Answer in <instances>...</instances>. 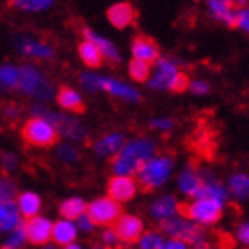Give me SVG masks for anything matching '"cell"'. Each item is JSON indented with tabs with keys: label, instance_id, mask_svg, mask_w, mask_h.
<instances>
[{
	"label": "cell",
	"instance_id": "cell-1",
	"mask_svg": "<svg viewBox=\"0 0 249 249\" xmlns=\"http://www.w3.org/2000/svg\"><path fill=\"white\" fill-rule=\"evenodd\" d=\"M78 84L86 93H104L121 104L137 105L142 100L141 89L130 80L100 73L98 70H86L80 73Z\"/></svg>",
	"mask_w": 249,
	"mask_h": 249
},
{
	"label": "cell",
	"instance_id": "cell-2",
	"mask_svg": "<svg viewBox=\"0 0 249 249\" xmlns=\"http://www.w3.org/2000/svg\"><path fill=\"white\" fill-rule=\"evenodd\" d=\"M157 151H159V144L151 135L139 134L134 137H126L120 153L110 160V171L112 175L135 177L139 167L151 155H155Z\"/></svg>",
	"mask_w": 249,
	"mask_h": 249
},
{
	"label": "cell",
	"instance_id": "cell-3",
	"mask_svg": "<svg viewBox=\"0 0 249 249\" xmlns=\"http://www.w3.org/2000/svg\"><path fill=\"white\" fill-rule=\"evenodd\" d=\"M189 75L183 70L182 59L175 55H162L151 64L150 78L146 86L157 93H182L187 89Z\"/></svg>",
	"mask_w": 249,
	"mask_h": 249
},
{
	"label": "cell",
	"instance_id": "cell-4",
	"mask_svg": "<svg viewBox=\"0 0 249 249\" xmlns=\"http://www.w3.org/2000/svg\"><path fill=\"white\" fill-rule=\"evenodd\" d=\"M29 112H31V116H41V118L50 121L57 130L59 137H62L64 141H71L75 144H80V142H86L89 139L91 130H89L88 123H84L73 112L53 110L45 104H37V102L29 107Z\"/></svg>",
	"mask_w": 249,
	"mask_h": 249
},
{
	"label": "cell",
	"instance_id": "cell-5",
	"mask_svg": "<svg viewBox=\"0 0 249 249\" xmlns=\"http://www.w3.org/2000/svg\"><path fill=\"white\" fill-rule=\"evenodd\" d=\"M177 173V160L169 153H159L151 155L148 160L135 173V180L141 189L144 191H160L175 178Z\"/></svg>",
	"mask_w": 249,
	"mask_h": 249
},
{
	"label": "cell",
	"instance_id": "cell-6",
	"mask_svg": "<svg viewBox=\"0 0 249 249\" xmlns=\"http://www.w3.org/2000/svg\"><path fill=\"white\" fill-rule=\"evenodd\" d=\"M20 93L29 96L37 104H48L55 98V86L47 73L34 62H25L20 66Z\"/></svg>",
	"mask_w": 249,
	"mask_h": 249
},
{
	"label": "cell",
	"instance_id": "cell-7",
	"mask_svg": "<svg viewBox=\"0 0 249 249\" xmlns=\"http://www.w3.org/2000/svg\"><path fill=\"white\" fill-rule=\"evenodd\" d=\"M224 208L226 207L221 205L219 201H215V199H210V197L205 196H196L189 199L182 210L191 221H194L201 228L207 230L215 226L223 219Z\"/></svg>",
	"mask_w": 249,
	"mask_h": 249
},
{
	"label": "cell",
	"instance_id": "cell-8",
	"mask_svg": "<svg viewBox=\"0 0 249 249\" xmlns=\"http://www.w3.org/2000/svg\"><path fill=\"white\" fill-rule=\"evenodd\" d=\"M21 137L34 148H52L59 139L55 126L41 116H31L21 126Z\"/></svg>",
	"mask_w": 249,
	"mask_h": 249
},
{
	"label": "cell",
	"instance_id": "cell-9",
	"mask_svg": "<svg viewBox=\"0 0 249 249\" xmlns=\"http://www.w3.org/2000/svg\"><path fill=\"white\" fill-rule=\"evenodd\" d=\"M159 226H160L159 230H160L166 237L182 239V240H185V242H189L191 246H194V244H197V242H201V240L207 239L205 228H201L199 224L191 221L185 213H178V215H175V217L160 223Z\"/></svg>",
	"mask_w": 249,
	"mask_h": 249
},
{
	"label": "cell",
	"instance_id": "cell-10",
	"mask_svg": "<svg viewBox=\"0 0 249 249\" xmlns=\"http://www.w3.org/2000/svg\"><path fill=\"white\" fill-rule=\"evenodd\" d=\"M86 212L102 228V226H110L118 221V217L123 213V205L112 199L109 194H105V196H98L93 201H89Z\"/></svg>",
	"mask_w": 249,
	"mask_h": 249
},
{
	"label": "cell",
	"instance_id": "cell-11",
	"mask_svg": "<svg viewBox=\"0 0 249 249\" xmlns=\"http://www.w3.org/2000/svg\"><path fill=\"white\" fill-rule=\"evenodd\" d=\"M126 134L121 130H109L98 135L96 139L91 142V151H93L94 159L98 160H112L120 150L123 148Z\"/></svg>",
	"mask_w": 249,
	"mask_h": 249
},
{
	"label": "cell",
	"instance_id": "cell-12",
	"mask_svg": "<svg viewBox=\"0 0 249 249\" xmlns=\"http://www.w3.org/2000/svg\"><path fill=\"white\" fill-rule=\"evenodd\" d=\"M15 47L20 55L27 59H34V61L48 62L55 57V48L48 41L41 39V37L34 36H20L16 37Z\"/></svg>",
	"mask_w": 249,
	"mask_h": 249
},
{
	"label": "cell",
	"instance_id": "cell-13",
	"mask_svg": "<svg viewBox=\"0 0 249 249\" xmlns=\"http://www.w3.org/2000/svg\"><path fill=\"white\" fill-rule=\"evenodd\" d=\"M203 183V175L201 169L194 164H183L177 173H175V185L180 196L185 199H192L196 197L201 191Z\"/></svg>",
	"mask_w": 249,
	"mask_h": 249
},
{
	"label": "cell",
	"instance_id": "cell-14",
	"mask_svg": "<svg viewBox=\"0 0 249 249\" xmlns=\"http://www.w3.org/2000/svg\"><path fill=\"white\" fill-rule=\"evenodd\" d=\"M178 213H182V203H180L177 194H173V192L159 194L157 197H153V201L148 207V215L157 224L164 223Z\"/></svg>",
	"mask_w": 249,
	"mask_h": 249
},
{
	"label": "cell",
	"instance_id": "cell-15",
	"mask_svg": "<svg viewBox=\"0 0 249 249\" xmlns=\"http://www.w3.org/2000/svg\"><path fill=\"white\" fill-rule=\"evenodd\" d=\"M118 231V237H120V244L124 246H132L135 244V240L139 239L141 235L146 231V221L137 213H128L123 212L118 217L114 224H112Z\"/></svg>",
	"mask_w": 249,
	"mask_h": 249
},
{
	"label": "cell",
	"instance_id": "cell-16",
	"mask_svg": "<svg viewBox=\"0 0 249 249\" xmlns=\"http://www.w3.org/2000/svg\"><path fill=\"white\" fill-rule=\"evenodd\" d=\"M139 192V183L135 177H126V175H112L107 183V194L112 199H116L121 205L134 201Z\"/></svg>",
	"mask_w": 249,
	"mask_h": 249
},
{
	"label": "cell",
	"instance_id": "cell-17",
	"mask_svg": "<svg viewBox=\"0 0 249 249\" xmlns=\"http://www.w3.org/2000/svg\"><path fill=\"white\" fill-rule=\"evenodd\" d=\"M82 37L89 39L94 47L98 48L104 62H110V64H120L123 61V53H121V48L118 47V43L112 41L110 37L100 34L98 31H94L91 27H84L82 29Z\"/></svg>",
	"mask_w": 249,
	"mask_h": 249
},
{
	"label": "cell",
	"instance_id": "cell-18",
	"mask_svg": "<svg viewBox=\"0 0 249 249\" xmlns=\"http://www.w3.org/2000/svg\"><path fill=\"white\" fill-rule=\"evenodd\" d=\"M201 175H203V183H201V191H199L197 196L215 199V201H219L221 205L226 207L230 203V194H228V189H226V183L219 178V175L213 171L212 167H203Z\"/></svg>",
	"mask_w": 249,
	"mask_h": 249
},
{
	"label": "cell",
	"instance_id": "cell-19",
	"mask_svg": "<svg viewBox=\"0 0 249 249\" xmlns=\"http://www.w3.org/2000/svg\"><path fill=\"white\" fill-rule=\"evenodd\" d=\"M52 228H53V221L47 215H41L37 213L34 217H29L25 221V231H27V239H29V244L32 246H39L47 244L52 240Z\"/></svg>",
	"mask_w": 249,
	"mask_h": 249
},
{
	"label": "cell",
	"instance_id": "cell-20",
	"mask_svg": "<svg viewBox=\"0 0 249 249\" xmlns=\"http://www.w3.org/2000/svg\"><path fill=\"white\" fill-rule=\"evenodd\" d=\"M135 18H137V13H135L134 5L130 4V2H126V0L114 2L107 9V20L118 31L130 29L135 23Z\"/></svg>",
	"mask_w": 249,
	"mask_h": 249
},
{
	"label": "cell",
	"instance_id": "cell-21",
	"mask_svg": "<svg viewBox=\"0 0 249 249\" xmlns=\"http://www.w3.org/2000/svg\"><path fill=\"white\" fill-rule=\"evenodd\" d=\"M203 2H205V13L210 20L219 25L233 27L235 13H237V7L233 4H230L228 0H203Z\"/></svg>",
	"mask_w": 249,
	"mask_h": 249
},
{
	"label": "cell",
	"instance_id": "cell-22",
	"mask_svg": "<svg viewBox=\"0 0 249 249\" xmlns=\"http://www.w3.org/2000/svg\"><path fill=\"white\" fill-rule=\"evenodd\" d=\"M130 57L132 59H139V61L144 62H153L160 57V48L153 39L146 36H135L130 43Z\"/></svg>",
	"mask_w": 249,
	"mask_h": 249
},
{
	"label": "cell",
	"instance_id": "cell-23",
	"mask_svg": "<svg viewBox=\"0 0 249 249\" xmlns=\"http://www.w3.org/2000/svg\"><path fill=\"white\" fill-rule=\"evenodd\" d=\"M226 189L230 194V201L246 203L249 201V173L246 171H233L230 173L228 178L224 180Z\"/></svg>",
	"mask_w": 249,
	"mask_h": 249
},
{
	"label": "cell",
	"instance_id": "cell-24",
	"mask_svg": "<svg viewBox=\"0 0 249 249\" xmlns=\"http://www.w3.org/2000/svg\"><path fill=\"white\" fill-rule=\"evenodd\" d=\"M55 102H57L59 109L64 110V112L77 114V112L84 110V94L77 88H71V86L59 88L57 93H55Z\"/></svg>",
	"mask_w": 249,
	"mask_h": 249
},
{
	"label": "cell",
	"instance_id": "cell-25",
	"mask_svg": "<svg viewBox=\"0 0 249 249\" xmlns=\"http://www.w3.org/2000/svg\"><path fill=\"white\" fill-rule=\"evenodd\" d=\"M78 231L77 223L73 219L66 217H59L57 221H53V228H52V240L59 248L70 244V242H75L78 239Z\"/></svg>",
	"mask_w": 249,
	"mask_h": 249
},
{
	"label": "cell",
	"instance_id": "cell-26",
	"mask_svg": "<svg viewBox=\"0 0 249 249\" xmlns=\"http://www.w3.org/2000/svg\"><path fill=\"white\" fill-rule=\"evenodd\" d=\"M23 221L20 208L16 205V199L5 201L0 205V233H9Z\"/></svg>",
	"mask_w": 249,
	"mask_h": 249
},
{
	"label": "cell",
	"instance_id": "cell-27",
	"mask_svg": "<svg viewBox=\"0 0 249 249\" xmlns=\"http://www.w3.org/2000/svg\"><path fill=\"white\" fill-rule=\"evenodd\" d=\"M16 205L20 208L23 219L34 217L37 213H41L43 208V199L41 196L34 191H23L16 196Z\"/></svg>",
	"mask_w": 249,
	"mask_h": 249
},
{
	"label": "cell",
	"instance_id": "cell-28",
	"mask_svg": "<svg viewBox=\"0 0 249 249\" xmlns=\"http://www.w3.org/2000/svg\"><path fill=\"white\" fill-rule=\"evenodd\" d=\"M77 53H78V59L82 61V64L88 70H98L104 64V57H102L100 50L89 39H86V37H82V41L78 43Z\"/></svg>",
	"mask_w": 249,
	"mask_h": 249
},
{
	"label": "cell",
	"instance_id": "cell-29",
	"mask_svg": "<svg viewBox=\"0 0 249 249\" xmlns=\"http://www.w3.org/2000/svg\"><path fill=\"white\" fill-rule=\"evenodd\" d=\"M53 155L61 162L62 166H77L80 162V150L78 146L71 141H62V142H55V151Z\"/></svg>",
	"mask_w": 249,
	"mask_h": 249
},
{
	"label": "cell",
	"instance_id": "cell-30",
	"mask_svg": "<svg viewBox=\"0 0 249 249\" xmlns=\"http://www.w3.org/2000/svg\"><path fill=\"white\" fill-rule=\"evenodd\" d=\"M20 88V66L15 64H2L0 66V91L11 93Z\"/></svg>",
	"mask_w": 249,
	"mask_h": 249
},
{
	"label": "cell",
	"instance_id": "cell-31",
	"mask_svg": "<svg viewBox=\"0 0 249 249\" xmlns=\"http://www.w3.org/2000/svg\"><path fill=\"white\" fill-rule=\"evenodd\" d=\"M86 208H88V201H86L84 197L70 196L59 203V215L75 221L78 215H82V213L86 212Z\"/></svg>",
	"mask_w": 249,
	"mask_h": 249
},
{
	"label": "cell",
	"instance_id": "cell-32",
	"mask_svg": "<svg viewBox=\"0 0 249 249\" xmlns=\"http://www.w3.org/2000/svg\"><path fill=\"white\" fill-rule=\"evenodd\" d=\"M167 237L160 230H146L139 239L135 240V249H166Z\"/></svg>",
	"mask_w": 249,
	"mask_h": 249
},
{
	"label": "cell",
	"instance_id": "cell-33",
	"mask_svg": "<svg viewBox=\"0 0 249 249\" xmlns=\"http://www.w3.org/2000/svg\"><path fill=\"white\" fill-rule=\"evenodd\" d=\"M151 73V64L150 62L139 61V59L130 57L128 64H126V75L128 80L134 84H146V80L150 78Z\"/></svg>",
	"mask_w": 249,
	"mask_h": 249
},
{
	"label": "cell",
	"instance_id": "cell-34",
	"mask_svg": "<svg viewBox=\"0 0 249 249\" xmlns=\"http://www.w3.org/2000/svg\"><path fill=\"white\" fill-rule=\"evenodd\" d=\"M57 2L59 0H11V5L21 13H45Z\"/></svg>",
	"mask_w": 249,
	"mask_h": 249
},
{
	"label": "cell",
	"instance_id": "cell-35",
	"mask_svg": "<svg viewBox=\"0 0 249 249\" xmlns=\"http://www.w3.org/2000/svg\"><path fill=\"white\" fill-rule=\"evenodd\" d=\"M29 244L25 231V221H21L13 231L7 233V239L2 242L0 249H25V246Z\"/></svg>",
	"mask_w": 249,
	"mask_h": 249
},
{
	"label": "cell",
	"instance_id": "cell-36",
	"mask_svg": "<svg viewBox=\"0 0 249 249\" xmlns=\"http://www.w3.org/2000/svg\"><path fill=\"white\" fill-rule=\"evenodd\" d=\"M148 126H150L155 134L167 135L175 132L177 121H175V118H171V116H153V118H150V121H148Z\"/></svg>",
	"mask_w": 249,
	"mask_h": 249
},
{
	"label": "cell",
	"instance_id": "cell-37",
	"mask_svg": "<svg viewBox=\"0 0 249 249\" xmlns=\"http://www.w3.org/2000/svg\"><path fill=\"white\" fill-rule=\"evenodd\" d=\"M185 91H189L192 96L203 98V96H207V94L212 93V84L205 77H192V78H189V82H187Z\"/></svg>",
	"mask_w": 249,
	"mask_h": 249
},
{
	"label": "cell",
	"instance_id": "cell-38",
	"mask_svg": "<svg viewBox=\"0 0 249 249\" xmlns=\"http://www.w3.org/2000/svg\"><path fill=\"white\" fill-rule=\"evenodd\" d=\"M233 27L239 32H242L244 36L249 37V2H248V4L239 5V7H237Z\"/></svg>",
	"mask_w": 249,
	"mask_h": 249
},
{
	"label": "cell",
	"instance_id": "cell-39",
	"mask_svg": "<svg viewBox=\"0 0 249 249\" xmlns=\"http://www.w3.org/2000/svg\"><path fill=\"white\" fill-rule=\"evenodd\" d=\"M18 196V187L9 177L0 178V205L5 201H13Z\"/></svg>",
	"mask_w": 249,
	"mask_h": 249
},
{
	"label": "cell",
	"instance_id": "cell-40",
	"mask_svg": "<svg viewBox=\"0 0 249 249\" xmlns=\"http://www.w3.org/2000/svg\"><path fill=\"white\" fill-rule=\"evenodd\" d=\"M0 166H2L4 173L11 175V173H15L20 167V157L16 155L15 151H4L2 157H0Z\"/></svg>",
	"mask_w": 249,
	"mask_h": 249
},
{
	"label": "cell",
	"instance_id": "cell-41",
	"mask_svg": "<svg viewBox=\"0 0 249 249\" xmlns=\"http://www.w3.org/2000/svg\"><path fill=\"white\" fill-rule=\"evenodd\" d=\"M100 244L109 246V248H118L120 246V237H118V231L116 228L110 224V226H102V231H100Z\"/></svg>",
	"mask_w": 249,
	"mask_h": 249
},
{
	"label": "cell",
	"instance_id": "cell-42",
	"mask_svg": "<svg viewBox=\"0 0 249 249\" xmlns=\"http://www.w3.org/2000/svg\"><path fill=\"white\" fill-rule=\"evenodd\" d=\"M75 223H77L78 231L82 235H93L94 231H96V228H98V224L94 223L88 212H84L82 215H78V217L75 219Z\"/></svg>",
	"mask_w": 249,
	"mask_h": 249
},
{
	"label": "cell",
	"instance_id": "cell-43",
	"mask_svg": "<svg viewBox=\"0 0 249 249\" xmlns=\"http://www.w3.org/2000/svg\"><path fill=\"white\" fill-rule=\"evenodd\" d=\"M233 239L242 248H249V221H242V223H239L235 226Z\"/></svg>",
	"mask_w": 249,
	"mask_h": 249
},
{
	"label": "cell",
	"instance_id": "cell-44",
	"mask_svg": "<svg viewBox=\"0 0 249 249\" xmlns=\"http://www.w3.org/2000/svg\"><path fill=\"white\" fill-rule=\"evenodd\" d=\"M2 116H4L7 121H16V120H20L21 109L15 104H5L4 107H2Z\"/></svg>",
	"mask_w": 249,
	"mask_h": 249
},
{
	"label": "cell",
	"instance_id": "cell-45",
	"mask_svg": "<svg viewBox=\"0 0 249 249\" xmlns=\"http://www.w3.org/2000/svg\"><path fill=\"white\" fill-rule=\"evenodd\" d=\"M166 249H192V246L182 239H173V237H167Z\"/></svg>",
	"mask_w": 249,
	"mask_h": 249
},
{
	"label": "cell",
	"instance_id": "cell-46",
	"mask_svg": "<svg viewBox=\"0 0 249 249\" xmlns=\"http://www.w3.org/2000/svg\"><path fill=\"white\" fill-rule=\"evenodd\" d=\"M192 249H215V248H213V244L210 240L205 239V240H201V242H197V244L192 246Z\"/></svg>",
	"mask_w": 249,
	"mask_h": 249
},
{
	"label": "cell",
	"instance_id": "cell-47",
	"mask_svg": "<svg viewBox=\"0 0 249 249\" xmlns=\"http://www.w3.org/2000/svg\"><path fill=\"white\" fill-rule=\"evenodd\" d=\"M61 249H86V246H84V244H80V242H78V240H75V242H70V244L62 246Z\"/></svg>",
	"mask_w": 249,
	"mask_h": 249
},
{
	"label": "cell",
	"instance_id": "cell-48",
	"mask_svg": "<svg viewBox=\"0 0 249 249\" xmlns=\"http://www.w3.org/2000/svg\"><path fill=\"white\" fill-rule=\"evenodd\" d=\"M41 249H61V248H59V246L55 244L53 240H50V242H47V244H43Z\"/></svg>",
	"mask_w": 249,
	"mask_h": 249
},
{
	"label": "cell",
	"instance_id": "cell-49",
	"mask_svg": "<svg viewBox=\"0 0 249 249\" xmlns=\"http://www.w3.org/2000/svg\"><path fill=\"white\" fill-rule=\"evenodd\" d=\"M230 4H233L235 7H239V5H244V4H248L249 0H228Z\"/></svg>",
	"mask_w": 249,
	"mask_h": 249
},
{
	"label": "cell",
	"instance_id": "cell-50",
	"mask_svg": "<svg viewBox=\"0 0 249 249\" xmlns=\"http://www.w3.org/2000/svg\"><path fill=\"white\" fill-rule=\"evenodd\" d=\"M93 249H116V248H109V246H104V244H100V246H94Z\"/></svg>",
	"mask_w": 249,
	"mask_h": 249
}]
</instances>
